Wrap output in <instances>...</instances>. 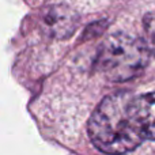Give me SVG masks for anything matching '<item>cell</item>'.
I'll return each instance as SVG.
<instances>
[{
	"label": "cell",
	"mask_w": 155,
	"mask_h": 155,
	"mask_svg": "<svg viewBox=\"0 0 155 155\" xmlns=\"http://www.w3.org/2000/svg\"><path fill=\"white\" fill-rule=\"evenodd\" d=\"M137 107L146 137L155 140V91L137 97Z\"/></svg>",
	"instance_id": "obj_4"
},
{
	"label": "cell",
	"mask_w": 155,
	"mask_h": 155,
	"mask_svg": "<svg viewBox=\"0 0 155 155\" xmlns=\"http://www.w3.org/2000/svg\"><path fill=\"white\" fill-rule=\"evenodd\" d=\"M154 53H155V42H154Z\"/></svg>",
	"instance_id": "obj_5"
},
{
	"label": "cell",
	"mask_w": 155,
	"mask_h": 155,
	"mask_svg": "<svg viewBox=\"0 0 155 155\" xmlns=\"http://www.w3.org/2000/svg\"><path fill=\"white\" fill-rule=\"evenodd\" d=\"M88 136L99 151L109 155H123L139 147L147 137L137 97L121 91L104 98L90 117Z\"/></svg>",
	"instance_id": "obj_1"
},
{
	"label": "cell",
	"mask_w": 155,
	"mask_h": 155,
	"mask_svg": "<svg viewBox=\"0 0 155 155\" xmlns=\"http://www.w3.org/2000/svg\"><path fill=\"white\" fill-rule=\"evenodd\" d=\"M78 23V16L67 5H52L42 16L44 30L56 38H65L72 34Z\"/></svg>",
	"instance_id": "obj_3"
},
{
	"label": "cell",
	"mask_w": 155,
	"mask_h": 155,
	"mask_svg": "<svg viewBox=\"0 0 155 155\" xmlns=\"http://www.w3.org/2000/svg\"><path fill=\"white\" fill-rule=\"evenodd\" d=\"M148 57L150 53L144 41L125 33H116L102 42L95 68L112 82H125L144 70Z\"/></svg>",
	"instance_id": "obj_2"
}]
</instances>
